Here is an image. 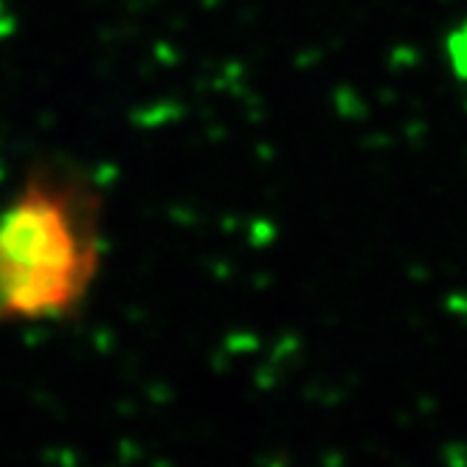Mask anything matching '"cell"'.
<instances>
[{
    "instance_id": "6da1fadb",
    "label": "cell",
    "mask_w": 467,
    "mask_h": 467,
    "mask_svg": "<svg viewBox=\"0 0 467 467\" xmlns=\"http://www.w3.org/2000/svg\"><path fill=\"white\" fill-rule=\"evenodd\" d=\"M108 259V194L71 155H43L0 200V329L79 318Z\"/></svg>"
}]
</instances>
